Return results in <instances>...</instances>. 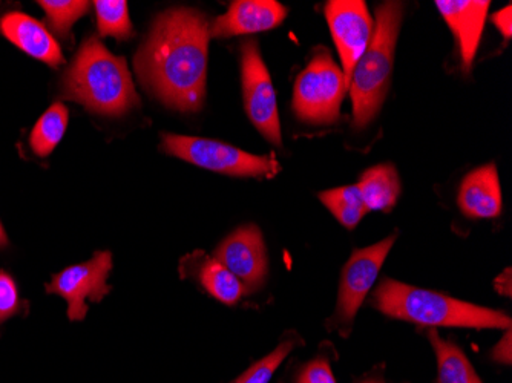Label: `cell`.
Returning <instances> with one entry per match:
<instances>
[{"instance_id":"1","label":"cell","mask_w":512,"mask_h":383,"mask_svg":"<svg viewBox=\"0 0 512 383\" xmlns=\"http://www.w3.org/2000/svg\"><path fill=\"white\" fill-rule=\"evenodd\" d=\"M209 39V22L201 11L172 8L161 13L135 56L138 79L169 108L200 111Z\"/></svg>"},{"instance_id":"2","label":"cell","mask_w":512,"mask_h":383,"mask_svg":"<svg viewBox=\"0 0 512 383\" xmlns=\"http://www.w3.org/2000/svg\"><path fill=\"white\" fill-rule=\"evenodd\" d=\"M62 95L91 112L112 117L140 103L126 60L109 53L94 36L83 42L73 65L66 69Z\"/></svg>"},{"instance_id":"3","label":"cell","mask_w":512,"mask_h":383,"mask_svg":"<svg viewBox=\"0 0 512 383\" xmlns=\"http://www.w3.org/2000/svg\"><path fill=\"white\" fill-rule=\"evenodd\" d=\"M373 305L391 318L428 327L511 328L505 313L388 278L373 295Z\"/></svg>"},{"instance_id":"4","label":"cell","mask_w":512,"mask_h":383,"mask_svg":"<svg viewBox=\"0 0 512 383\" xmlns=\"http://www.w3.org/2000/svg\"><path fill=\"white\" fill-rule=\"evenodd\" d=\"M404 17L402 2H384L376 8V25L364 56L350 80L353 125L362 129L381 111L393 73L394 50Z\"/></svg>"},{"instance_id":"5","label":"cell","mask_w":512,"mask_h":383,"mask_svg":"<svg viewBox=\"0 0 512 383\" xmlns=\"http://www.w3.org/2000/svg\"><path fill=\"white\" fill-rule=\"evenodd\" d=\"M344 73L324 46L315 48L309 65L299 74L293 91V111L302 122L332 125L338 122L345 92Z\"/></svg>"},{"instance_id":"6","label":"cell","mask_w":512,"mask_h":383,"mask_svg":"<svg viewBox=\"0 0 512 383\" xmlns=\"http://www.w3.org/2000/svg\"><path fill=\"white\" fill-rule=\"evenodd\" d=\"M161 149L172 157L232 177L273 178L279 172L275 155H252L221 141L163 134Z\"/></svg>"},{"instance_id":"7","label":"cell","mask_w":512,"mask_h":383,"mask_svg":"<svg viewBox=\"0 0 512 383\" xmlns=\"http://www.w3.org/2000/svg\"><path fill=\"white\" fill-rule=\"evenodd\" d=\"M241 77L247 115L266 140L273 145H281L275 89L256 40H246L241 46Z\"/></svg>"},{"instance_id":"8","label":"cell","mask_w":512,"mask_h":383,"mask_svg":"<svg viewBox=\"0 0 512 383\" xmlns=\"http://www.w3.org/2000/svg\"><path fill=\"white\" fill-rule=\"evenodd\" d=\"M394 241L396 236H388L375 246L356 250L345 264L339 285L338 307L332 319L342 334H348L352 328L356 313L375 284Z\"/></svg>"},{"instance_id":"9","label":"cell","mask_w":512,"mask_h":383,"mask_svg":"<svg viewBox=\"0 0 512 383\" xmlns=\"http://www.w3.org/2000/svg\"><path fill=\"white\" fill-rule=\"evenodd\" d=\"M325 17L344 65L345 85L350 88L356 63L368 48L375 22L362 0H332L325 5Z\"/></svg>"},{"instance_id":"10","label":"cell","mask_w":512,"mask_h":383,"mask_svg":"<svg viewBox=\"0 0 512 383\" xmlns=\"http://www.w3.org/2000/svg\"><path fill=\"white\" fill-rule=\"evenodd\" d=\"M112 269L111 252H97L91 261L68 267L57 273L46 285V292L56 293L68 301V316L71 321H82L88 313L86 298L102 301L108 295L106 278Z\"/></svg>"},{"instance_id":"11","label":"cell","mask_w":512,"mask_h":383,"mask_svg":"<svg viewBox=\"0 0 512 383\" xmlns=\"http://www.w3.org/2000/svg\"><path fill=\"white\" fill-rule=\"evenodd\" d=\"M232 275L237 276L247 289H260L267 276V255L263 235L256 226H244L224 239L215 252Z\"/></svg>"},{"instance_id":"12","label":"cell","mask_w":512,"mask_h":383,"mask_svg":"<svg viewBox=\"0 0 512 383\" xmlns=\"http://www.w3.org/2000/svg\"><path fill=\"white\" fill-rule=\"evenodd\" d=\"M434 4L447 20L459 43L463 73H470L491 2L488 0H436Z\"/></svg>"},{"instance_id":"13","label":"cell","mask_w":512,"mask_h":383,"mask_svg":"<svg viewBox=\"0 0 512 383\" xmlns=\"http://www.w3.org/2000/svg\"><path fill=\"white\" fill-rule=\"evenodd\" d=\"M287 8L275 0H237L209 27L214 37L241 36L273 30L284 22Z\"/></svg>"},{"instance_id":"14","label":"cell","mask_w":512,"mask_h":383,"mask_svg":"<svg viewBox=\"0 0 512 383\" xmlns=\"http://www.w3.org/2000/svg\"><path fill=\"white\" fill-rule=\"evenodd\" d=\"M0 33L23 53L46 65L57 68L65 63L62 50L53 34L46 30L39 20L28 14L19 13V11L5 14L0 19Z\"/></svg>"},{"instance_id":"15","label":"cell","mask_w":512,"mask_h":383,"mask_svg":"<svg viewBox=\"0 0 512 383\" xmlns=\"http://www.w3.org/2000/svg\"><path fill=\"white\" fill-rule=\"evenodd\" d=\"M457 203L467 217H499L502 212V189L496 164H486L463 178Z\"/></svg>"},{"instance_id":"16","label":"cell","mask_w":512,"mask_h":383,"mask_svg":"<svg viewBox=\"0 0 512 383\" xmlns=\"http://www.w3.org/2000/svg\"><path fill=\"white\" fill-rule=\"evenodd\" d=\"M181 267H186V273H194L204 289L224 304H237L246 293H249L246 285L215 258L200 259V253H195L191 258L183 259Z\"/></svg>"},{"instance_id":"17","label":"cell","mask_w":512,"mask_h":383,"mask_svg":"<svg viewBox=\"0 0 512 383\" xmlns=\"http://www.w3.org/2000/svg\"><path fill=\"white\" fill-rule=\"evenodd\" d=\"M356 186L368 210L390 212L401 194L398 171L391 164L371 167L361 175V180Z\"/></svg>"},{"instance_id":"18","label":"cell","mask_w":512,"mask_h":383,"mask_svg":"<svg viewBox=\"0 0 512 383\" xmlns=\"http://www.w3.org/2000/svg\"><path fill=\"white\" fill-rule=\"evenodd\" d=\"M428 338L436 351L439 383H482L457 345L444 341L436 330H430Z\"/></svg>"},{"instance_id":"19","label":"cell","mask_w":512,"mask_h":383,"mask_svg":"<svg viewBox=\"0 0 512 383\" xmlns=\"http://www.w3.org/2000/svg\"><path fill=\"white\" fill-rule=\"evenodd\" d=\"M68 109L63 103H54L34 126L30 145L37 157H48L56 149L68 126Z\"/></svg>"},{"instance_id":"20","label":"cell","mask_w":512,"mask_h":383,"mask_svg":"<svg viewBox=\"0 0 512 383\" xmlns=\"http://www.w3.org/2000/svg\"><path fill=\"white\" fill-rule=\"evenodd\" d=\"M319 200L329 207L339 223L347 229H355L368 212L358 186L338 187L319 194Z\"/></svg>"},{"instance_id":"21","label":"cell","mask_w":512,"mask_h":383,"mask_svg":"<svg viewBox=\"0 0 512 383\" xmlns=\"http://www.w3.org/2000/svg\"><path fill=\"white\" fill-rule=\"evenodd\" d=\"M94 5H96L100 36H112L117 40H126L132 36L128 2L125 0H97Z\"/></svg>"},{"instance_id":"22","label":"cell","mask_w":512,"mask_h":383,"mask_svg":"<svg viewBox=\"0 0 512 383\" xmlns=\"http://www.w3.org/2000/svg\"><path fill=\"white\" fill-rule=\"evenodd\" d=\"M39 5L45 10L50 27L62 37L68 36L74 23L91 7L85 0H40Z\"/></svg>"},{"instance_id":"23","label":"cell","mask_w":512,"mask_h":383,"mask_svg":"<svg viewBox=\"0 0 512 383\" xmlns=\"http://www.w3.org/2000/svg\"><path fill=\"white\" fill-rule=\"evenodd\" d=\"M293 348V342H284V344L278 345L275 351L269 354V356L263 357L261 361L253 364L243 376L238 377L234 383H269L272 379L273 373L278 370L279 365L283 364L287 354Z\"/></svg>"},{"instance_id":"24","label":"cell","mask_w":512,"mask_h":383,"mask_svg":"<svg viewBox=\"0 0 512 383\" xmlns=\"http://www.w3.org/2000/svg\"><path fill=\"white\" fill-rule=\"evenodd\" d=\"M20 308L16 282L8 273L0 272V322L16 315Z\"/></svg>"},{"instance_id":"25","label":"cell","mask_w":512,"mask_h":383,"mask_svg":"<svg viewBox=\"0 0 512 383\" xmlns=\"http://www.w3.org/2000/svg\"><path fill=\"white\" fill-rule=\"evenodd\" d=\"M296 383H336L332 368L325 359H316L302 368L296 377Z\"/></svg>"},{"instance_id":"26","label":"cell","mask_w":512,"mask_h":383,"mask_svg":"<svg viewBox=\"0 0 512 383\" xmlns=\"http://www.w3.org/2000/svg\"><path fill=\"white\" fill-rule=\"evenodd\" d=\"M511 11V5H508V7L497 11V13L491 16V22L496 25L497 30H499L506 39H511L512 34Z\"/></svg>"},{"instance_id":"27","label":"cell","mask_w":512,"mask_h":383,"mask_svg":"<svg viewBox=\"0 0 512 383\" xmlns=\"http://www.w3.org/2000/svg\"><path fill=\"white\" fill-rule=\"evenodd\" d=\"M491 356H493L494 361L502 362V364H511V328H508V333H506L502 341L496 345Z\"/></svg>"},{"instance_id":"28","label":"cell","mask_w":512,"mask_h":383,"mask_svg":"<svg viewBox=\"0 0 512 383\" xmlns=\"http://www.w3.org/2000/svg\"><path fill=\"white\" fill-rule=\"evenodd\" d=\"M8 244L7 233H5L2 223H0V247H5Z\"/></svg>"},{"instance_id":"29","label":"cell","mask_w":512,"mask_h":383,"mask_svg":"<svg viewBox=\"0 0 512 383\" xmlns=\"http://www.w3.org/2000/svg\"><path fill=\"white\" fill-rule=\"evenodd\" d=\"M365 383H381V382H375V380H370V382H365Z\"/></svg>"}]
</instances>
